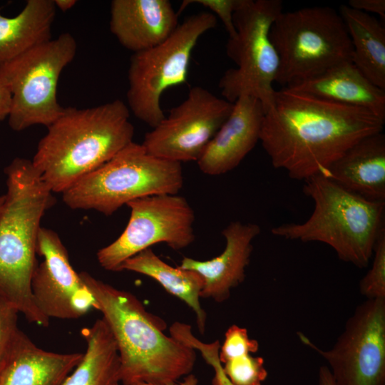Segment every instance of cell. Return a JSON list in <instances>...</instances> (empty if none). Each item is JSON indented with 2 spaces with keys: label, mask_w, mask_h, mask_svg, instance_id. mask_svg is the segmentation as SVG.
I'll return each mask as SVG.
<instances>
[{
  "label": "cell",
  "mask_w": 385,
  "mask_h": 385,
  "mask_svg": "<svg viewBox=\"0 0 385 385\" xmlns=\"http://www.w3.org/2000/svg\"><path fill=\"white\" fill-rule=\"evenodd\" d=\"M232 108V103L194 86L181 103L145 134L142 145L148 153L162 159L197 162Z\"/></svg>",
  "instance_id": "13"
},
{
  "label": "cell",
  "mask_w": 385,
  "mask_h": 385,
  "mask_svg": "<svg viewBox=\"0 0 385 385\" xmlns=\"http://www.w3.org/2000/svg\"><path fill=\"white\" fill-rule=\"evenodd\" d=\"M53 2L56 9L66 11L73 8L77 1L76 0H53Z\"/></svg>",
  "instance_id": "35"
},
{
  "label": "cell",
  "mask_w": 385,
  "mask_h": 385,
  "mask_svg": "<svg viewBox=\"0 0 385 385\" xmlns=\"http://www.w3.org/2000/svg\"><path fill=\"white\" fill-rule=\"evenodd\" d=\"M6 192L0 215V299L30 322L47 327L49 319L36 307L31 288L37 266L40 223L54 203L32 161L15 158L4 169Z\"/></svg>",
  "instance_id": "4"
},
{
  "label": "cell",
  "mask_w": 385,
  "mask_h": 385,
  "mask_svg": "<svg viewBox=\"0 0 385 385\" xmlns=\"http://www.w3.org/2000/svg\"><path fill=\"white\" fill-rule=\"evenodd\" d=\"M215 15L202 11L178 26L160 44L133 53L128 71V108L152 128L165 118L160 105L163 92L188 81L192 51L202 35L217 25Z\"/></svg>",
  "instance_id": "10"
},
{
  "label": "cell",
  "mask_w": 385,
  "mask_h": 385,
  "mask_svg": "<svg viewBox=\"0 0 385 385\" xmlns=\"http://www.w3.org/2000/svg\"><path fill=\"white\" fill-rule=\"evenodd\" d=\"M324 176L366 199L385 202V135L359 140L334 160Z\"/></svg>",
  "instance_id": "18"
},
{
  "label": "cell",
  "mask_w": 385,
  "mask_h": 385,
  "mask_svg": "<svg viewBox=\"0 0 385 385\" xmlns=\"http://www.w3.org/2000/svg\"><path fill=\"white\" fill-rule=\"evenodd\" d=\"M127 206L130 215L125 230L97 252L103 269L120 272L127 260L155 244L165 243L180 250L194 242L195 212L184 197L150 195L133 200Z\"/></svg>",
  "instance_id": "11"
},
{
  "label": "cell",
  "mask_w": 385,
  "mask_h": 385,
  "mask_svg": "<svg viewBox=\"0 0 385 385\" xmlns=\"http://www.w3.org/2000/svg\"><path fill=\"white\" fill-rule=\"evenodd\" d=\"M299 337L327 361L335 385H385V298L357 307L331 349Z\"/></svg>",
  "instance_id": "12"
},
{
  "label": "cell",
  "mask_w": 385,
  "mask_h": 385,
  "mask_svg": "<svg viewBox=\"0 0 385 385\" xmlns=\"http://www.w3.org/2000/svg\"><path fill=\"white\" fill-rule=\"evenodd\" d=\"M11 104V96L8 88L0 83V121L8 118Z\"/></svg>",
  "instance_id": "32"
},
{
  "label": "cell",
  "mask_w": 385,
  "mask_h": 385,
  "mask_svg": "<svg viewBox=\"0 0 385 385\" xmlns=\"http://www.w3.org/2000/svg\"><path fill=\"white\" fill-rule=\"evenodd\" d=\"M123 270L142 274L155 279L168 292L183 301L195 312L198 329L204 334L206 313L200 302L203 279L197 272L169 265L151 248L127 260L122 265Z\"/></svg>",
  "instance_id": "24"
},
{
  "label": "cell",
  "mask_w": 385,
  "mask_h": 385,
  "mask_svg": "<svg viewBox=\"0 0 385 385\" xmlns=\"http://www.w3.org/2000/svg\"><path fill=\"white\" fill-rule=\"evenodd\" d=\"M319 385H335L333 377L327 366H322L319 370Z\"/></svg>",
  "instance_id": "33"
},
{
  "label": "cell",
  "mask_w": 385,
  "mask_h": 385,
  "mask_svg": "<svg viewBox=\"0 0 385 385\" xmlns=\"http://www.w3.org/2000/svg\"><path fill=\"white\" fill-rule=\"evenodd\" d=\"M347 6L369 14H378L381 19H385L384 0H350Z\"/></svg>",
  "instance_id": "31"
},
{
  "label": "cell",
  "mask_w": 385,
  "mask_h": 385,
  "mask_svg": "<svg viewBox=\"0 0 385 385\" xmlns=\"http://www.w3.org/2000/svg\"><path fill=\"white\" fill-rule=\"evenodd\" d=\"M116 344L120 382L168 384L192 371L195 349L163 333L166 323L130 292L80 273Z\"/></svg>",
  "instance_id": "2"
},
{
  "label": "cell",
  "mask_w": 385,
  "mask_h": 385,
  "mask_svg": "<svg viewBox=\"0 0 385 385\" xmlns=\"http://www.w3.org/2000/svg\"><path fill=\"white\" fill-rule=\"evenodd\" d=\"M222 364L223 372L232 385H262L267 376L264 359L246 354Z\"/></svg>",
  "instance_id": "25"
},
{
  "label": "cell",
  "mask_w": 385,
  "mask_h": 385,
  "mask_svg": "<svg viewBox=\"0 0 385 385\" xmlns=\"http://www.w3.org/2000/svg\"><path fill=\"white\" fill-rule=\"evenodd\" d=\"M19 312L0 299V372L9 360L21 330L18 327Z\"/></svg>",
  "instance_id": "28"
},
{
  "label": "cell",
  "mask_w": 385,
  "mask_h": 385,
  "mask_svg": "<svg viewBox=\"0 0 385 385\" xmlns=\"http://www.w3.org/2000/svg\"><path fill=\"white\" fill-rule=\"evenodd\" d=\"M86 349L62 385H118L120 358L114 338L101 318L81 331Z\"/></svg>",
  "instance_id": "23"
},
{
  "label": "cell",
  "mask_w": 385,
  "mask_h": 385,
  "mask_svg": "<svg viewBox=\"0 0 385 385\" xmlns=\"http://www.w3.org/2000/svg\"><path fill=\"white\" fill-rule=\"evenodd\" d=\"M4 200H5L4 195H0V215L1 213L3 207H4Z\"/></svg>",
  "instance_id": "36"
},
{
  "label": "cell",
  "mask_w": 385,
  "mask_h": 385,
  "mask_svg": "<svg viewBox=\"0 0 385 385\" xmlns=\"http://www.w3.org/2000/svg\"><path fill=\"white\" fill-rule=\"evenodd\" d=\"M176 337L183 343L195 350H199L205 361L213 368L215 375L212 379V385H232L223 372L222 364L219 360L220 344L218 340L210 344L203 343L192 334L190 326L180 328Z\"/></svg>",
  "instance_id": "27"
},
{
  "label": "cell",
  "mask_w": 385,
  "mask_h": 385,
  "mask_svg": "<svg viewBox=\"0 0 385 385\" xmlns=\"http://www.w3.org/2000/svg\"><path fill=\"white\" fill-rule=\"evenodd\" d=\"M285 88L342 105L366 108L385 118V90L373 84L351 61Z\"/></svg>",
  "instance_id": "19"
},
{
  "label": "cell",
  "mask_w": 385,
  "mask_h": 385,
  "mask_svg": "<svg viewBox=\"0 0 385 385\" xmlns=\"http://www.w3.org/2000/svg\"><path fill=\"white\" fill-rule=\"evenodd\" d=\"M352 46V63L373 84L385 90V28L374 16L340 6Z\"/></svg>",
  "instance_id": "22"
},
{
  "label": "cell",
  "mask_w": 385,
  "mask_h": 385,
  "mask_svg": "<svg viewBox=\"0 0 385 385\" xmlns=\"http://www.w3.org/2000/svg\"><path fill=\"white\" fill-rule=\"evenodd\" d=\"M261 232L255 223L232 221L222 231L225 240L222 252L209 260L184 257L179 267L197 272L203 279L200 297L223 302L232 288L245 278V270L253 250L252 242Z\"/></svg>",
  "instance_id": "16"
},
{
  "label": "cell",
  "mask_w": 385,
  "mask_h": 385,
  "mask_svg": "<svg viewBox=\"0 0 385 385\" xmlns=\"http://www.w3.org/2000/svg\"><path fill=\"white\" fill-rule=\"evenodd\" d=\"M128 107L120 99L64 108L40 140L33 165L53 192L63 193L133 142Z\"/></svg>",
  "instance_id": "3"
},
{
  "label": "cell",
  "mask_w": 385,
  "mask_h": 385,
  "mask_svg": "<svg viewBox=\"0 0 385 385\" xmlns=\"http://www.w3.org/2000/svg\"><path fill=\"white\" fill-rule=\"evenodd\" d=\"M180 163L148 153L130 143L111 160L86 174L62 193L73 210H93L111 215L136 199L176 195L183 186Z\"/></svg>",
  "instance_id": "6"
},
{
  "label": "cell",
  "mask_w": 385,
  "mask_h": 385,
  "mask_svg": "<svg viewBox=\"0 0 385 385\" xmlns=\"http://www.w3.org/2000/svg\"><path fill=\"white\" fill-rule=\"evenodd\" d=\"M83 354L44 350L21 331L0 372V385H62Z\"/></svg>",
  "instance_id": "20"
},
{
  "label": "cell",
  "mask_w": 385,
  "mask_h": 385,
  "mask_svg": "<svg viewBox=\"0 0 385 385\" xmlns=\"http://www.w3.org/2000/svg\"><path fill=\"white\" fill-rule=\"evenodd\" d=\"M178 13L168 0H113L110 29L133 53L155 46L176 29Z\"/></svg>",
  "instance_id": "17"
},
{
  "label": "cell",
  "mask_w": 385,
  "mask_h": 385,
  "mask_svg": "<svg viewBox=\"0 0 385 385\" xmlns=\"http://www.w3.org/2000/svg\"><path fill=\"white\" fill-rule=\"evenodd\" d=\"M270 38L279 60L276 82L282 88L352 62L346 25L339 13L329 6L282 11L271 26Z\"/></svg>",
  "instance_id": "7"
},
{
  "label": "cell",
  "mask_w": 385,
  "mask_h": 385,
  "mask_svg": "<svg viewBox=\"0 0 385 385\" xmlns=\"http://www.w3.org/2000/svg\"><path fill=\"white\" fill-rule=\"evenodd\" d=\"M257 340L250 339L245 328L232 325L225 334V340L220 347L218 356L221 364L258 351Z\"/></svg>",
  "instance_id": "29"
},
{
  "label": "cell",
  "mask_w": 385,
  "mask_h": 385,
  "mask_svg": "<svg viewBox=\"0 0 385 385\" xmlns=\"http://www.w3.org/2000/svg\"><path fill=\"white\" fill-rule=\"evenodd\" d=\"M304 183L303 192L314 202L312 213L302 223L273 227L271 233L287 240L327 244L340 260L366 267L385 230V202L366 199L322 175Z\"/></svg>",
  "instance_id": "5"
},
{
  "label": "cell",
  "mask_w": 385,
  "mask_h": 385,
  "mask_svg": "<svg viewBox=\"0 0 385 385\" xmlns=\"http://www.w3.org/2000/svg\"><path fill=\"white\" fill-rule=\"evenodd\" d=\"M282 12L281 0H241L233 15L236 35L226 46L237 67L227 70L219 81L224 99L234 103L242 96L253 97L265 112L272 106L279 60L270 31Z\"/></svg>",
  "instance_id": "8"
},
{
  "label": "cell",
  "mask_w": 385,
  "mask_h": 385,
  "mask_svg": "<svg viewBox=\"0 0 385 385\" xmlns=\"http://www.w3.org/2000/svg\"><path fill=\"white\" fill-rule=\"evenodd\" d=\"M385 118L282 88L265 112L260 141L275 168L295 180L324 175L355 143L383 131Z\"/></svg>",
  "instance_id": "1"
},
{
  "label": "cell",
  "mask_w": 385,
  "mask_h": 385,
  "mask_svg": "<svg viewBox=\"0 0 385 385\" xmlns=\"http://www.w3.org/2000/svg\"><path fill=\"white\" fill-rule=\"evenodd\" d=\"M132 385H198V379L195 376V375L189 374L184 378V380L180 383L175 382L168 384H153L144 382H137Z\"/></svg>",
  "instance_id": "34"
},
{
  "label": "cell",
  "mask_w": 385,
  "mask_h": 385,
  "mask_svg": "<svg viewBox=\"0 0 385 385\" xmlns=\"http://www.w3.org/2000/svg\"><path fill=\"white\" fill-rule=\"evenodd\" d=\"M53 0H29L14 17L0 14V66L51 38Z\"/></svg>",
  "instance_id": "21"
},
{
  "label": "cell",
  "mask_w": 385,
  "mask_h": 385,
  "mask_svg": "<svg viewBox=\"0 0 385 385\" xmlns=\"http://www.w3.org/2000/svg\"><path fill=\"white\" fill-rule=\"evenodd\" d=\"M264 115L259 100L250 96L239 98L197 160L200 170L208 175H220L238 166L260 140Z\"/></svg>",
  "instance_id": "15"
},
{
  "label": "cell",
  "mask_w": 385,
  "mask_h": 385,
  "mask_svg": "<svg viewBox=\"0 0 385 385\" xmlns=\"http://www.w3.org/2000/svg\"><path fill=\"white\" fill-rule=\"evenodd\" d=\"M240 2L241 0H185L183 1L179 11H182L190 4H197L209 9L220 19L228 34L229 38H232L236 35L233 15Z\"/></svg>",
  "instance_id": "30"
},
{
  "label": "cell",
  "mask_w": 385,
  "mask_h": 385,
  "mask_svg": "<svg viewBox=\"0 0 385 385\" xmlns=\"http://www.w3.org/2000/svg\"><path fill=\"white\" fill-rule=\"evenodd\" d=\"M36 253L43 258L31 278L34 303L47 319H78L94 308V299L70 263L58 234L41 227Z\"/></svg>",
  "instance_id": "14"
},
{
  "label": "cell",
  "mask_w": 385,
  "mask_h": 385,
  "mask_svg": "<svg viewBox=\"0 0 385 385\" xmlns=\"http://www.w3.org/2000/svg\"><path fill=\"white\" fill-rule=\"evenodd\" d=\"M69 33L41 43L0 66V83L11 96L9 125L15 131L49 126L64 109L57 101L60 75L76 56Z\"/></svg>",
  "instance_id": "9"
},
{
  "label": "cell",
  "mask_w": 385,
  "mask_h": 385,
  "mask_svg": "<svg viewBox=\"0 0 385 385\" xmlns=\"http://www.w3.org/2000/svg\"><path fill=\"white\" fill-rule=\"evenodd\" d=\"M371 267L359 282L366 299L385 298V230L379 235L373 252Z\"/></svg>",
  "instance_id": "26"
}]
</instances>
